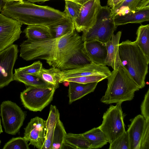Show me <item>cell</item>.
Here are the masks:
<instances>
[{"label":"cell","mask_w":149,"mask_h":149,"mask_svg":"<svg viewBox=\"0 0 149 149\" xmlns=\"http://www.w3.org/2000/svg\"><path fill=\"white\" fill-rule=\"evenodd\" d=\"M98 83L95 82L81 84L69 81L68 95L69 98V104H71L88 94L93 92Z\"/></svg>","instance_id":"obj_19"},{"label":"cell","mask_w":149,"mask_h":149,"mask_svg":"<svg viewBox=\"0 0 149 149\" xmlns=\"http://www.w3.org/2000/svg\"><path fill=\"white\" fill-rule=\"evenodd\" d=\"M149 7V0H123L111 9V15H117L133 12Z\"/></svg>","instance_id":"obj_17"},{"label":"cell","mask_w":149,"mask_h":149,"mask_svg":"<svg viewBox=\"0 0 149 149\" xmlns=\"http://www.w3.org/2000/svg\"><path fill=\"white\" fill-rule=\"evenodd\" d=\"M107 78V77L103 75H93L67 78L64 79L63 81H67L81 84H87L95 82H98Z\"/></svg>","instance_id":"obj_31"},{"label":"cell","mask_w":149,"mask_h":149,"mask_svg":"<svg viewBox=\"0 0 149 149\" xmlns=\"http://www.w3.org/2000/svg\"><path fill=\"white\" fill-rule=\"evenodd\" d=\"M13 79L14 80L22 82L29 86L46 88L54 87L45 82L38 77L25 73L18 69L15 70Z\"/></svg>","instance_id":"obj_23"},{"label":"cell","mask_w":149,"mask_h":149,"mask_svg":"<svg viewBox=\"0 0 149 149\" xmlns=\"http://www.w3.org/2000/svg\"><path fill=\"white\" fill-rule=\"evenodd\" d=\"M23 1V0H10V3L13 2H21L22 1Z\"/></svg>","instance_id":"obj_41"},{"label":"cell","mask_w":149,"mask_h":149,"mask_svg":"<svg viewBox=\"0 0 149 149\" xmlns=\"http://www.w3.org/2000/svg\"><path fill=\"white\" fill-rule=\"evenodd\" d=\"M126 131L128 134L130 149H140L141 138L146 120L142 115H138L130 120Z\"/></svg>","instance_id":"obj_15"},{"label":"cell","mask_w":149,"mask_h":149,"mask_svg":"<svg viewBox=\"0 0 149 149\" xmlns=\"http://www.w3.org/2000/svg\"><path fill=\"white\" fill-rule=\"evenodd\" d=\"M3 132V131L2 129V127L1 124V120L0 118V134Z\"/></svg>","instance_id":"obj_40"},{"label":"cell","mask_w":149,"mask_h":149,"mask_svg":"<svg viewBox=\"0 0 149 149\" xmlns=\"http://www.w3.org/2000/svg\"><path fill=\"white\" fill-rule=\"evenodd\" d=\"M108 80L107 88L100 101L106 104L131 101L140 89L122 64L113 70Z\"/></svg>","instance_id":"obj_3"},{"label":"cell","mask_w":149,"mask_h":149,"mask_svg":"<svg viewBox=\"0 0 149 149\" xmlns=\"http://www.w3.org/2000/svg\"><path fill=\"white\" fill-rule=\"evenodd\" d=\"M66 134L63 125L59 118L57 121L54 127L52 149L63 148Z\"/></svg>","instance_id":"obj_28"},{"label":"cell","mask_w":149,"mask_h":149,"mask_svg":"<svg viewBox=\"0 0 149 149\" xmlns=\"http://www.w3.org/2000/svg\"><path fill=\"white\" fill-rule=\"evenodd\" d=\"M102 7L100 0H90L83 4L78 17L74 21L76 31L83 32L93 26Z\"/></svg>","instance_id":"obj_9"},{"label":"cell","mask_w":149,"mask_h":149,"mask_svg":"<svg viewBox=\"0 0 149 149\" xmlns=\"http://www.w3.org/2000/svg\"><path fill=\"white\" fill-rule=\"evenodd\" d=\"M140 149H149V120H146L141 139Z\"/></svg>","instance_id":"obj_35"},{"label":"cell","mask_w":149,"mask_h":149,"mask_svg":"<svg viewBox=\"0 0 149 149\" xmlns=\"http://www.w3.org/2000/svg\"><path fill=\"white\" fill-rule=\"evenodd\" d=\"M111 73L106 65H97L92 63L80 68L62 70L61 83L67 78L84 76L101 75L108 78Z\"/></svg>","instance_id":"obj_14"},{"label":"cell","mask_w":149,"mask_h":149,"mask_svg":"<svg viewBox=\"0 0 149 149\" xmlns=\"http://www.w3.org/2000/svg\"><path fill=\"white\" fill-rule=\"evenodd\" d=\"M64 0L65 5L63 12L66 16L70 17L74 22L78 17L82 5L71 0Z\"/></svg>","instance_id":"obj_29"},{"label":"cell","mask_w":149,"mask_h":149,"mask_svg":"<svg viewBox=\"0 0 149 149\" xmlns=\"http://www.w3.org/2000/svg\"><path fill=\"white\" fill-rule=\"evenodd\" d=\"M64 146L74 149H91L89 142L82 134L66 133L63 146Z\"/></svg>","instance_id":"obj_27"},{"label":"cell","mask_w":149,"mask_h":149,"mask_svg":"<svg viewBox=\"0 0 149 149\" xmlns=\"http://www.w3.org/2000/svg\"><path fill=\"white\" fill-rule=\"evenodd\" d=\"M18 52L17 45L14 44L0 52V88L14 80L13 70Z\"/></svg>","instance_id":"obj_11"},{"label":"cell","mask_w":149,"mask_h":149,"mask_svg":"<svg viewBox=\"0 0 149 149\" xmlns=\"http://www.w3.org/2000/svg\"><path fill=\"white\" fill-rule=\"evenodd\" d=\"M42 68V63L38 61L29 65L20 68L18 69L25 73L36 76Z\"/></svg>","instance_id":"obj_33"},{"label":"cell","mask_w":149,"mask_h":149,"mask_svg":"<svg viewBox=\"0 0 149 149\" xmlns=\"http://www.w3.org/2000/svg\"><path fill=\"white\" fill-rule=\"evenodd\" d=\"M121 104L122 103H117L115 106L111 105L104 113L102 123L98 127L110 144L125 131L124 121L125 116Z\"/></svg>","instance_id":"obj_6"},{"label":"cell","mask_w":149,"mask_h":149,"mask_svg":"<svg viewBox=\"0 0 149 149\" xmlns=\"http://www.w3.org/2000/svg\"><path fill=\"white\" fill-rule=\"evenodd\" d=\"M77 3H78L81 5H82L84 3L90 0H70Z\"/></svg>","instance_id":"obj_37"},{"label":"cell","mask_w":149,"mask_h":149,"mask_svg":"<svg viewBox=\"0 0 149 149\" xmlns=\"http://www.w3.org/2000/svg\"><path fill=\"white\" fill-rule=\"evenodd\" d=\"M22 25L17 21L0 14V52L19 39Z\"/></svg>","instance_id":"obj_10"},{"label":"cell","mask_w":149,"mask_h":149,"mask_svg":"<svg viewBox=\"0 0 149 149\" xmlns=\"http://www.w3.org/2000/svg\"><path fill=\"white\" fill-rule=\"evenodd\" d=\"M49 0H26V1L31 3H37L40 2H44L45 1Z\"/></svg>","instance_id":"obj_38"},{"label":"cell","mask_w":149,"mask_h":149,"mask_svg":"<svg viewBox=\"0 0 149 149\" xmlns=\"http://www.w3.org/2000/svg\"><path fill=\"white\" fill-rule=\"evenodd\" d=\"M121 34V31H118L116 34H113L110 40L105 43L107 53L106 65L112 67L113 70L117 69L122 64L118 52Z\"/></svg>","instance_id":"obj_16"},{"label":"cell","mask_w":149,"mask_h":149,"mask_svg":"<svg viewBox=\"0 0 149 149\" xmlns=\"http://www.w3.org/2000/svg\"><path fill=\"white\" fill-rule=\"evenodd\" d=\"M83 42L75 30L59 38L37 42L27 40L20 45V56L26 61L45 60L61 70L80 68L93 63L83 50Z\"/></svg>","instance_id":"obj_1"},{"label":"cell","mask_w":149,"mask_h":149,"mask_svg":"<svg viewBox=\"0 0 149 149\" xmlns=\"http://www.w3.org/2000/svg\"><path fill=\"white\" fill-rule=\"evenodd\" d=\"M1 143V141L0 140V144Z\"/></svg>","instance_id":"obj_42"},{"label":"cell","mask_w":149,"mask_h":149,"mask_svg":"<svg viewBox=\"0 0 149 149\" xmlns=\"http://www.w3.org/2000/svg\"><path fill=\"white\" fill-rule=\"evenodd\" d=\"M63 84L65 86L69 85V82L67 81H64L63 82Z\"/></svg>","instance_id":"obj_39"},{"label":"cell","mask_w":149,"mask_h":149,"mask_svg":"<svg viewBox=\"0 0 149 149\" xmlns=\"http://www.w3.org/2000/svg\"><path fill=\"white\" fill-rule=\"evenodd\" d=\"M82 134L89 142L91 149L101 148L108 143L105 134L98 127L93 128Z\"/></svg>","instance_id":"obj_26"},{"label":"cell","mask_w":149,"mask_h":149,"mask_svg":"<svg viewBox=\"0 0 149 149\" xmlns=\"http://www.w3.org/2000/svg\"><path fill=\"white\" fill-rule=\"evenodd\" d=\"M56 89L54 87L29 86L21 93L20 98L25 108L33 111H41L53 100Z\"/></svg>","instance_id":"obj_7"},{"label":"cell","mask_w":149,"mask_h":149,"mask_svg":"<svg viewBox=\"0 0 149 149\" xmlns=\"http://www.w3.org/2000/svg\"><path fill=\"white\" fill-rule=\"evenodd\" d=\"M24 130V137L30 142L29 145L42 149L46 136V120L36 117L30 120Z\"/></svg>","instance_id":"obj_12"},{"label":"cell","mask_w":149,"mask_h":149,"mask_svg":"<svg viewBox=\"0 0 149 149\" xmlns=\"http://www.w3.org/2000/svg\"><path fill=\"white\" fill-rule=\"evenodd\" d=\"M113 19L114 23L117 26L128 23H139L148 21L149 20V7L135 12L117 15Z\"/></svg>","instance_id":"obj_18"},{"label":"cell","mask_w":149,"mask_h":149,"mask_svg":"<svg viewBox=\"0 0 149 149\" xmlns=\"http://www.w3.org/2000/svg\"><path fill=\"white\" fill-rule=\"evenodd\" d=\"M59 118V113L56 107L51 105L49 115L46 120V136L42 149H52L54 127Z\"/></svg>","instance_id":"obj_21"},{"label":"cell","mask_w":149,"mask_h":149,"mask_svg":"<svg viewBox=\"0 0 149 149\" xmlns=\"http://www.w3.org/2000/svg\"><path fill=\"white\" fill-rule=\"evenodd\" d=\"M27 40L37 42L54 38L49 28L40 25H28L23 31Z\"/></svg>","instance_id":"obj_20"},{"label":"cell","mask_w":149,"mask_h":149,"mask_svg":"<svg viewBox=\"0 0 149 149\" xmlns=\"http://www.w3.org/2000/svg\"><path fill=\"white\" fill-rule=\"evenodd\" d=\"M141 115L146 121L149 120V89L145 95L141 106Z\"/></svg>","instance_id":"obj_34"},{"label":"cell","mask_w":149,"mask_h":149,"mask_svg":"<svg viewBox=\"0 0 149 149\" xmlns=\"http://www.w3.org/2000/svg\"><path fill=\"white\" fill-rule=\"evenodd\" d=\"M83 50L93 63L106 65L107 50L105 43L94 40L84 42Z\"/></svg>","instance_id":"obj_13"},{"label":"cell","mask_w":149,"mask_h":149,"mask_svg":"<svg viewBox=\"0 0 149 149\" xmlns=\"http://www.w3.org/2000/svg\"><path fill=\"white\" fill-rule=\"evenodd\" d=\"M118 52L122 64L139 88L144 87L149 62L143 52L134 42L129 40L119 44Z\"/></svg>","instance_id":"obj_4"},{"label":"cell","mask_w":149,"mask_h":149,"mask_svg":"<svg viewBox=\"0 0 149 149\" xmlns=\"http://www.w3.org/2000/svg\"><path fill=\"white\" fill-rule=\"evenodd\" d=\"M48 27L54 38L70 34L75 30L73 21L67 16Z\"/></svg>","instance_id":"obj_22"},{"label":"cell","mask_w":149,"mask_h":149,"mask_svg":"<svg viewBox=\"0 0 149 149\" xmlns=\"http://www.w3.org/2000/svg\"><path fill=\"white\" fill-rule=\"evenodd\" d=\"M1 13L27 25L49 27L66 17L63 12L48 6L36 5L27 1L7 3Z\"/></svg>","instance_id":"obj_2"},{"label":"cell","mask_w":149,"mask_h":149,"mask_svg":"<svg viewBox=\"0 0 149 149\" xmlns=\"http://www.w3.org/2000/svg\"><path fill=\"white\" fill-rule=\"evenodd\" d=\"M62 74V70L57 68L52 67L46 69L42 68L36 76L56 89L61 83Z\"/></svg>","instance_id":"obj_24"},{"label":"cell","mask_w":149,"mask_h":149,"mask_svg":"<svg viewBox=\"0 0 149 149\" xmlns=\"http://www.w3.org/2000/svg\"><path fill=\"white\" fill-rule=\"evenodd\" d=\"M111 11L108 6H102L95 24L83 32L81 37L83 42L95 40L106 43L110 40L117 27Z\"/></svg>","instance_id":"obj_5"},{"label":"cell","mask_w":149,"mask_h":149,"mask_svg":"<svg viewBox=\"0 0 149 149\" xmlns=\"http://www.w3.org/2000/svg\"><path fill=\"white\" fill-rule=\"evenodd\" d=\"M134 42L139 48L149 62V25H141L138 28Z\"/></svg>","instance_id":"obj_25"},{"label":"cell","mask_w":149,"mask_h":149,"mask_svg":"<svg viewBox=\"0 0 149 149\" xmlns=\"http://www.w3.org/2000/svg\"><path fill=\"white\" fill-rule=\"evenodd\" d=\"M110 144L109 149H130L129 139L127 131H125Z\"/></svg>","instance_id":"obj_32"},{"label":"cell","mask_w":149,"mask_h":149,"mask_svg":"<svg viewBox=\"0 0 149 149\" xmlns=\"http://www.w3.org/2000/svg\"><path fill=\"white\" fill-rule=\"evenodd\" d=\"M10 0H0V11L7 3H10Z\"/></svg>","instance_id":"obj_36"},{"label":"cell","mask_w":149,"mask_h":149,"mask_svg":"<svg viewBox=\"0 0 149 149\" xmlns=\"http://www.w3.org/2000/svg\"><path fill=\"white\" fill-rule=\"evenodd\" d=\"M28 141L23 137L13 138L4 145L3 149H29Z\"/></svg>","instance_id":"obj_30"},{"label":"cell","mask_w":149,"mask_h":149,"mask_svg":"<svg viewBox=\"0 0 149 149\" xmlns=\"http://www.w3.org/2000/svg\"><path fill=\"white\" fill-rule=\"evenodd\" d=\"M0 116L6 133L16 134L23 125L26 114L16 103L10 101L3 102L0 106Z\"/></svg>","instance_id":"obj_8"}]
</instances>
